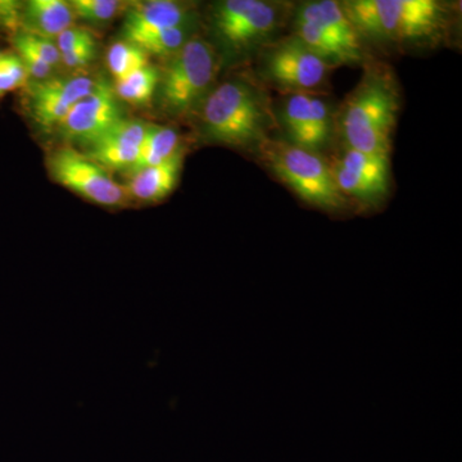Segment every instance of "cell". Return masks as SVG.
I'll return each instance as SVG.
<instances>
[{
	"instance_id": "1",
	"label": "cell",
	"mask_w": 462,
	"mask_h": 462,
	"mask_svg": "<svg viewBox=\"0 0 462 462\" xmlns=\"http://www.w3.org/2000/svg\"><path fill=\"white\" fill-rule=\"evenodd\" d=\"M356 32L387 41H421L445 26V11L433 0H355L342 5Z\"/></svg>"
},
{
	"instance_id": "2",
	"label": "cell",
	"mask_w": 462,
	"mask_h": 462,
	"mask_svg": "<svg viewBox=\"0 0 462 462\" xmlns=\"http://www.w3.org/2000/svg\"><path fill=\"white\" fill-rule=\"evenodd\" d=\"M397 109L396 89L387 76L367 75L346 100L340 120L348 148L388 156Z\"/></svg>"
},
{
	"instance_id": "3",
	"label": "cell",
	"mask_w": 462,
	"mask_h": 462,
	"mask_svg": "<svg viewBox=\"0 0 462 462\" xmlns=\"http://www.w3.org/2000/svg\"><path fill=\"white\" fill-rule=\"evenodd\" d=\"M203 125L212 141L234 147L267 142V114L263 99L249 85L227 81L203 105Z\"/></svg>"
},
{
	"instance_id": "4",
	"label": "cell",
	"mask_w": 462,
	"mask_h": 462,
	"mask_svg": "<svg viewBox=\"0 0 462 462\" xmlns=\"http://www.w3.org/2000/svg\"><path fill=\"white\" fill-rule=\"evenodd\" d=\"M261 147L273 173L306 202L328 211H339L348 205L337 185L333 167L316 152L282 142L267 141Z\"/></svg>"
},
{
	"instance_id": "5",
	"label": "cell",
	"mask_w": 462,
	"mask_h": 462,
	"mask_svg": "<svg viewBox=\"0 0 462 462\" xmlns=\"http://www.w3.org/2000/svg\"><path fill=\"white\" fill-rule=\"evenodd\" d=\"M216 72L215 53L202 39H191L176 51L161 83L163 108L185 115L205 97Z\"/></svg>"
},
{
	"instance_id": "6",
	"label": "cell",
	"mask_w": 462,
	"mask_h": 462,
	"mask_svg": "<svg viewBox=\"0 0 462 462\" xmlns=\"http://www.w3.org/2000/svg\"><path fill=\"white\" fill-rule=\"evenodd\" d=\"M47 165L54 181L90 202L106 207L124 202V188L102 166L74 148L53 152Z\"/></svg>"
},
{
	"instance_id": "7",
	"label": "cell",
	"mask_w": 462,
	"mask_h": 462,
	"mask_svg": "<svg viewBox=\"0 0 462 462\" xmlns=\"http://www.w3.org/2000/svg\"><path fill=\"white\" fill-rule=\"evenodd\" d=\"M214 23L227 45L242 50L269 38L278 26V12L260 0H225L216 7Z\"/></svg>"
},
{
	"instance_id": "8",
	"label": "cell",
	"mask_w": 462,
	"mask_h": 462,
	"mask_svg": "<svg viewBox=\"0 0 462 462\" xmlns=\"http://www.w3.org/2000/svg\"><path fill=\"white\" fill-rule=\"evenodd\" d=\"M123 118L115 89L107 81L99 80L88 96L76 103L58 130L69 141L89 147Z\"/></svg>"
},
{
	"instance_id": "9",
	"label": "cell",
	"mask_w": 462,
	"mask_h": 462,
	"mask_svg": "<svg viewBox=\"0 0 462 462\" xmlns=\"http://www.w3.org/2000/svg\"><path fill=\"white\" fill-rule=\"evenodd\" d=\"M96 81L85 75L36 81L29 91V108L42 130L58 129L76 103L93 90Z\"/></svg>"
},
{
	"instance_id": "10",
	"label": "cell",
	"mask_w": 462,
	"mask_h": 462,
	"mask_svg": "<svg viewBox=\"0 0 462 462\" xmlns=\"http://www.w3.org/2000/svg\"><path fill=\"white\" fill-rule=\"evenodd\" d=\"M267 74L273 81L294 91L319 87L327 78L329 65L307 48L300 39L282 42L267 58Z\"/></svg>"
},
{
	"instance_id": "11",
	"label": "cell",
	"mask_w": 462,
	"mask_h": 462,
	"mask_svg": "<svg viewBox=\"0 0 462 462\" xmlns=\"http://www.w3.org/2000/svg\"><path fill=\"white\" fill-rule=\"evenodd\" d=\"M147 127L148 124L143 121L123 118L107 133L103 134L98 141L89 145L88 157L105 170L132 171L138 160Z\"/></svg>"
},
{
	"instance_id": "12",
	"label": "cell",
	"mask_w": 462,
	"mask_h": 462,
	"mask_svg": "<svg viewBox=\"0 0 462 462\" xmlns=\"http://www.w3.org/2000/svg\"><path fill=\"white\" fill-rule=\"evenodd\" d=\"M187 18V9L180 3L171 0L143 3L127 12L123 27L124 41L134 42L173 27H184Z\"/></svg>"
},
{
	"instance_id": "13",
	"label": "cell",
	"mask_w": 462,
	"mask_h": 462,
	"mask_svg": "<svg viewBox=\"0 0 462 462\" xmlns=\"http://www.w3.org/2000/svg\"><path fill=\"white\" fill-rule=\"evenodd\" d=\"M297 18L318 26L360 60L361 45L358 32L338 3L330 0L309 3L300 7Z\"/></svg>"
},
{
	"instance_id": "14",
	"label": "cell",
	"mask_w": 462,
	"mask_h": 462,
	"mask_svg": "<svg viewBox=\"0 0 462 462\" xmlns=\"http://www.w3.org/2000/svg\"><path fill=\"white\" fill-rule=\"evenodd\" d=\"M182 165V152L173 154L161 165L144 167L132 172L127 191L139 200L157 202L166 199L178 184Z\"/></svg>"
},
{
	"instance_id": "15",
	"label": "cell",
	"mask_w": 462,
	"mask_h": 462,
	"mask_svg": "<svg viewBox=\"0 0 462 462\" xmlns=\"http://www.w3.org/2000/svg\"><path fill=\"white\" fill-rule=\"evenodd\" d=\"M74 17L71 5L62 0H32L23 14L26 32L51 42L71 27Z\"/></svg>"
},
{
	"instance_id": "16",
	"label": "cell",
	"mask_w": 462,
	"mask_h": 462,
	"mask_svg": "<svg viewBox=\"0 0 462 462\" xmlns=\"http://www.w3.org/2000/svg\"><path fill=\"white\" fill-rule=\"evenodd\" d=\"M179 141H180L179 134L172 127L148 125L138 160L130 173L144 167L157 166L166 162L173 154L180 151Z\"/></svg>"
},
{
	"instance_id": "17",
	"label": "cell",
	"mask_w": 462,
	"mask_h": 462,
	"mask_svg": "<svg viewBox=\"0 0 462 462\" xmlns=\"http://www.w3.org/2000/svg\"><path fill=\"white\" fill-rule=\"evenodd\" d=\"M296 29L297 38L329 66L331 63L338 65V63H352L360 60L351 51H346L342 44H339L336 39L331 38L330 35L312 23L297 18Z\"/></svg>"
},
{
	"instance_id": "18",
	"label": "cell",
	"mask_w": 462,
	"mask_h": 462,
	"mask_svg": "<svg viewBox=\"0 0 462 462\" xmlns=\"http://www.w3.org/2000/svg\"><path fill=\"white\" fill-rule=\"evenodd\" d=\"M160 75L157 69L148 65L116 81L115 93L130 105L144 106L151 102Z\"/></svg>"
},
{
	"instance_id": "19",
	"label": "cell",
	"mask_w": 462,
	"mask_h": 462,
	"mask_svg": "<svg viewBox=\"0 0 462 462\" xmlns=\"http://www.w3.org/2000/svg\"><path fill=\"white\" fill-rule=\"evenodd\" d=\"M330 136V112L329 106L320 97L312 96L310 105L309 120L305 130L296 143L297 147L318 153L329 141Z\"/></svg>"
},
{
	"instance_id": "20",
	"label": "cell",
	"mask_w": 462,
	"mask_h": 462,
	"mask_svg": "<svg viewBox=\"0 0 462 462\" xmlns=\"http://www.w3.org/2000/svg\"><path fill=\"white\" fill-rule=\"evenodd\" d=\"M337 165L356 175L363 176L367 180L376 182L388 188L389 161L387 154L363 153L348 149Z\"/></svg>"
},
{
	"instance_id": "21",
	"label": "cell",
	"mask_w": 462,
	"mask_h": 462,
	"mask_svg": "<svg viewBox=\"0 0 462 462\" xmlns=\"http://www.w3.org/2000/svg\"><path fill=\"white\" fill-rule=\"evenodd\" d=\"M108 69L116 81L148 66V54L133 42H116L107 54Z\"/></svg>"
},
{
	"instance_id": "22",
	"label": "cell",
	"mask_w": 462,
	"mask_h": 462,
	"mask_svg": "<svg viewBox=\"0 0 462 462\" xmlns=\"http://www.w3.org/2000/svg\"><path fill=\"white\" fill-rule=\"evenodd\" d=\"M333 172L337 185L346 199L352 197V199H360L363 202H373V200L382 199L387 193V187L367 180L363 176L356 175L338 165L333 167Z\"/></svg>"
},
{
	"instance_id": "23",
	"label": "cell",
	"mask_w": 462,
	"mask_h": 462,
	"mask_svg": "<svg viewBox=\"0 0 462 462\" xmlns=\"http://www.w3.org/2000/svg\"><path fill=\"white\" fill-rule=\"evenodd\" d=\"M311 97L312 94L305 91H293L285 103L282 121H284L291 144H296L305 130L307 120H309Z\"/></svg>"
},
{
	"instance_id": "24",
	"label": "cell",
	"mask_w": 462,
	"mask_h": 462,
	"mask_svg": "<svg viewBox=\"0 0 462 462\" xmlns=\"http://www.w3.org/2000/svg\"><path fill=\"white\" fill-rule=\"evenodd\" d=\"M187 42V32L184 27H173L165 32L145 36V38L134 42L133 44L138 45L147 54L170 56V54H175L176 51H180L182 45Z\"/></svg>"
},
{
	"instance_id": "25",
	"label": "cell",
	"mask_w": 462,
	"mask_h": 462,
	"mask_svg": "<svg viewBox=\"0 0 462 462\" xmlns=\"http://www.w3.org/2000/svg\"><path fill=\"white\" fill-rule=\"evenodd\" d=\"M123 5L117 0H74L69 5L76 17L94 25H103L120 14Z\"/></svg>"
},
{
	"instance_id": "26",
	"label": "cell",
	"mask_w": 462,
	"mask_h": 462,
	"mask_svg": "<svg viewBox=\"0 0 462 462\" xmlns=\"http://www.w3.org/2000/svg\"><path fill=\"white\" fill-rule=\"evenodd\" d=\"M26 67L18 54H0V97L26 83Z\"/></svg>"
},
{
	"instance_id": "27",
	"label": "cell",
	"mask_w": 462,
	"mask_h": 462,
	"mask_svg": "<svg viewBox=\"0 0 462 462\" xmlns=\"http://www.w3.org/2000/svg\"><path fill=\"white\" fill-rule=\"evenodd\" d=\"M17 50H26L42 58L51 67H56L60 62V54L56 42L35 35V33L23 32L14 38Z\"/></svg>"
},
{
	"instance_id": "28",
	"label": "cell",
	"mask_w": 462,
	"mask_h": 462,
	"mask_svg": "<svg viewBox=\"0 0 462 462\" xmlns=\"http://www.w3.org/2000/svg\"><path fill=\"white\" fill-rule=\"evenodd\" d=\"M97 42L94 41L93 36L84 42L83 44L78 45L75 50L69 51V53L62 54L60 60L69 69H79L89 65L91 60L96 57Z\"/></svg>"
},
{
	"instance_id": "29",
	"label": "cell",
	"mask_w": 462,
	"mask_h": 462,
	"mask_svg": "<svg viewBox=\"0 0 462 462\" xmlns=\"http://www.w3.org/2000/svg\"><path fill=\"white\" fill-rule=\"evenodd\" d=\"M93 33L88 32L87 29H81V27L71 26L60 33L57 38V48L60 51V56L62 54L69 53L72 50H75L78 45L83 44L88 39H90Z\"/></svg>"
}]
</instances>
